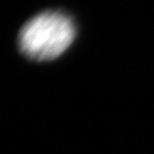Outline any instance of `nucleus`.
Listing matches in <instances>:
<instances>
[{"instance_id":"f257e3e1","label":"nucleus","mask_w":154,"mask_h":154,"mask_svg":"<svg viewBox=\"0 0 154 154\" xmlns=\"http://www.w3.org/2000/svg\"><path fill=\"white\" fill-rule=\"evenodd\" d=\"M76 32V24L68 13L47 10L30 19L21 27L18 46L29 60L48 61L57 59L70 48Z\"/></svg>"}]
</instances>
